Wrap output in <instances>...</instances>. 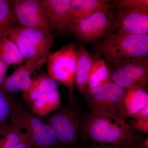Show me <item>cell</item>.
<instances>
[{"instance_id":"cell-24","label":"cell","mask_w":148,"mask_h":148,"mask_svg":"<svg viewBox=\"0 0 148 148\" xmlns=\"http://www.w3.org/2000/svg\"><path fill=\"white\" fill-rule=\"evenodd\" d=\"M15 103L14 99L12 96L0 103V126L5 122H7L10 118Z\"/></svg>"},{"instance_id":"cell-31","label":"cell","mask_w":148,"mask_h":148,"mask_svg":"<svg viewBox=\"0 0 148 148\" xmlns=\"http://www.w3.org/2000/svg\"><path fill=\"white\" fill-rule=\"evenodd\" d=\"M10 96V93L0 90V103L8 99Z\"/></svg>"},{"instance_id":"cell-21","label":"cell","mask_w":148,"mask_h":148,"mask_svg":"<svg viewBox=\"0 0 148 148\" xmlns=\"http://www.w3.org/2000/svg\"><path fill=\"white\" fill-rule=\"evenodd\" d=\"M25 137L21 129L5 122L0 126V148H15Z\"/></svg>"},{"instance_id":"cell-28","label":"cell","mask_w":148,"mask_h":148,"mask_svg":"<svg viewBox=\"0 0 148 148\" xmlns=\"http://www.w3.org/2000/svg\"><path fill=\"white\" fill-rule=\"evenodd\" d=\"M15 148H33V146L30 144L25 136L24 139L18 143Z\"/></svg>"},{"instance_id":"cell-25","label":"cell","mask_w":148,"mask_h":148,"mask_svg":"<svg viewBox=\"0 0 148 148\" xmlns=\"http://www.w3.org/2000/svg\"><path fill=\"white\" fill-rule=\"evenodd\" d=\"M132 129L145 134L148 132V119H130L127 121Z\"/></svg>"},{"instance_id":"cell-3","label":"cell","mask_w":148,"mask_h":148,"mask_svg":"<svg viewBox=\"0 0 148 148\" xmlns=\"http://www.w3.org/2000/svg\"><path fill=\"white\" fill-rule=\"evenodd\" d=\"M52 33L49 29L13 26L2 38H8L16 45L25 61H36L50 54Z\"/></svg>"},{"instance_id":"cell-1","label":"cell","mask_w":148,"mask_h":148,"mask_svg":"<svg viewBox=\"0 0 148 148\" xmlns=\"http://www.w3.org/2000/svg\"><path fill=\"white\" fill-rule=\"evenodd\" d=\"M80 137L99 144L129 147L142 140L140 132L125 120L100 115L91 111L81 116Z\"/></svg>"},{"instance_id":"cell-15","label":"cell","mask_w":148,"mask_h":148,"mask_svg":"<svg viewBox=\"0 0 148 148\" xmlns=\"http://www.w3.org/2000/svg\"><path fill=\"white\" fill-rule=\"evenodd\" d=\"M110 1L105 0H71V24L76 23L93 14L103 10L113 8Z\"/></svg>"},{"instance_id":"cell-5","label":"cell","mask_w":148,"mask_h":148,"mask_svg":"<svg viewBox=\"0 0 148 148\" xmlns=\"http://www.w3.org/2000/svg\"><path fill=\"white\" fill-rule=\"evenodd\" d=\"M77 45L73 41L51 52L47 61V74L56 82L64 84L68 90L70 103H75L73 98L77 69Z\"/></svg>"},{"instance_id":"cell-17","label":"cell","mask_w":148,"mask_h":148,"mask_svg":"<svg viewBox=\"0 0 148 148\" xmlns=\"http://www.w3.org/2000/svg\"><path fill=\"white\" fill-rule=\"evenodd\" d=\"M148 104V92L144 88L136 86L125 90L122 106L125 118H130Z\"/></svg>"},{"instance_id":"cell-11","label":"cell","mask_w":148,"mask_h":148,"mask_svg":"<svg viewBox=\"0 0 148 148\" xmlns=\"http://www.w3.org/2000/svg\"><path fill=\"white\" fill-rule=\"evenodd\" d=\"M118 10L114 14L111 32L121 34L148 35V5Z\"/></svg>"},{"instance_id":"cell-18","label":"cell","mask_w":148,"mask_h":148,"mask_svg":"<svg viewBox=\"0 0 148 148\" xmlns=\"http://www.w3.org/2000/svg\"><path fill=\"white\" fill-rule=\"evenodd\" d=\"M61 95L58 90L42 95L29 106L35 115L45 117L61 107Z\"/></svg>"},{"instance_id":"cell-8","label":"cell","mask_w":148,"mask_h":148,"mask_svg":"<svg viewBox=\"0 0 148 148\" xmlns=\"http://www.w3.org/2000/svg\"><path fill=\"white\" fill-rule=\"evenodd\" d=\"M112 8L103 10L71 24L69 33L83 43L95 44L112 31L114 14Z\"/></svg>"},{"instance_id":"cell-20","label":"cell","mask_w":148,"mask_h":148,"mask_svg":"<svg viewBox=\"0 0 148 148\" xmlns=\"http://www.w3.org/2000/svg\"><path fill=\"white\" fill-rule=\"evenodd\" d=\"M0 60L8 66L25 62L16 45L5 38H0Z\"/></svg>"},{"instance_id":"cell-16","label":"cell","mask_w":148,"mask_h":148,"mask_svg":"<svg viewBox=\"0 0 148 148\" xmlns=\"http://www.w3.org/2000/svg\"><path fill=\"white\" fill-rule=\"evenodd\" d=\"M57 90V82L45 72H41L33 78L31 87L22 94V100L29 106L42 95Z\"/></svg>"},{"instance_id":"cell-2","label":"cell","mask_w":148,"mask_h":148,"mask_svg":"<svg viewBox=\"0 0 148 148\" xmlns=\"http://www.w3.org/2000/svg\"><path fill=\"white\" fill-rule=\"evenodd\" d=\"M95 54L108 64L148 58V35L121 34L110 32L94 44Z\"/></svg>"},{"instance_id":"cell-19","label":"cell","mask_w":148,"mask_h":148,"mask_svg":"<svg viewBox=\"0 0 148 148\" xmlns=\"http://www.w3.org/2000/svg\"><path fill=\"white\" fill-rule=\"evenodd\" d=\"M110 81V71L106 61L101 56L95 54L93 55L92 70L88 79V90L101 86Z\"/></svg>"},{"instance_id":"cell-22","label":"cell","mask_w":148,"mask_h":148,"mask_svg":"<svg viewBox=\"0 0 148 148\" xmlns=\"http://www.w3.org/2000/svg\"><path fill=\"white\" fill-rule=\"evenodd\" d=\"M17 21L10 1L0 0V38Z\"/></svg>"},{"instance_id":"cell-7","label":"cell","mask_w":148,"mask_h":148,"mask_svg":"<svg viewBox=\"0 0 148 148\" xmlns=\"http://www.w3.org/2000/svg\"><path fill=\"white\" fill-rule=\"evenodd\" d=\"M81 114L75 103H70L48 115L43 121L53 130L59 144L71 145L80 137Z\"/></svg>"},{"instance_id":"cell-9","label":"cell","mask_w":148,"mask_h":148,"mask_svg":"<svg viewBox=\"0 0 148 148\" xmlns=\"http://www.w3.org/2000/svg\"><path fill=\"white\" fill-rule=\"evenodd\" d=\"M111 81L125 89L140 86L147 90L148 84V58L131 59L108 64Z\"/></svg>"},{"instance_id":"cell-26","label":"cell","mask_w":148,"mask_h":148,"mask_svg":"<svg viewBox=\"0 0 148 148\" xmlns=\"http://www.w3.org/2000/svg\"><path fill=\"white\" fill-rule=\"evenodd\" d=\"M9 67V66L0 60V90L5 82L7 77V72Z\"/></svg>"},{"instance_id":"cell-29","label":"cell","mask_w":148,"mask_h":148,"mask_svg":"<svg viewBox=\"0 0 148 148\" xmlns=\"http://www.w3.org/2000/svg\"><path fill=\"white\" fill-rule=\"evenodd\" d=\"M148 138H147L145 140H142L139 143L128 148H148Z\"/></svg>"},{"instance_id":"cell-10","label":"cell","mask_w":148,"mask_h":148,"mask_svg":"<svg viewBox=\"0 0 148 148\" xmlns=\"http://www.w3.org/2000/svg\"><path fill=\"white\" fill-rule=\"evenodd\" d=\"M10 1L21 27L52 31L41 0H12Z\"/></svg>"},{"instance_id":"cell-23","label":"cell","mask_w":148,"mask_h":148,"mask_svg":"<svg viewBox=\"0 0 148 148\" xmlns=\"http://www.w3.org/2000/svg\"><path fill=\"white\" fill-rule=\"evenodd\" d=\"M113 7L120 9H134L148 5V0H119L112 2Z\"/></svg>"},{"instance_id":"cell-14","label":"cell","mask_w":148,"mask_h":148,"mask_svg":"<svg viewBox=\"0 0 148 148\" xmlns=\"http://www.w3.org/2000/svg\"><path fill=\"white\" fill-rule=\"evenodd\" d=\"M77 69L75 83L80 92L85 93L88 90V82L93 61L90 54L84 44L77 45Z\"/></svg>"},{"instance_id":"cell-12","label":"cell","mask_w":148,"mask_h":148,"mask_svg":"<svg viewBox=\"0 0 148 148\" xmlns=\"http://www.w3.org/2000/svg\"><path fill=\"white\" fill-rule=\"evenodd\" d=\"M48 57L36 61H25L24 64L7 77L1 90L10 93L19 91L27 92L32 84L33 79L31 75L35 72L39 71L41 69L46 63Z\"/></svg>"},{"instance_id":"cell-6","label":"cell","mask_w":148,"mask_h":148,"mask_svg":"<svg viewBox=\"0 0 148 148\" xmlns=\"http://www.w3.org/2000/svg\"><path fill=\"white\" fill-rule=\"evenodd\" d=\"M125 90L110 81L86 92L88 106L92 112L113 118L125 120L122 106Z\"/></svg>"},{"instance_id":"cell-27","label":"cell","mask_w":148,"mask_h":148,"mask_svg":"<svg viewBox=\"0 0 148 148\" xmlns=\"http://www.w3.org/2000/svg\"><path fill=\"white\" fill-rule=\"evenodd\" d=\"M130 118L133 119H148V104Z\"/></svg>"},{"instance_id":"cell-30","label":"cell","mask_w":148,"mask_h":148,"mask_svg":"<svg viewBox=\"0 0 148 148\" xmlns=\"http://www.w3.org/2000/svg\"><path fill=\"white\" fill-rule=\"evenodd\" d=\"M88 148H128L122 146L114 145H103L99 144L98 145H94L90 146Z\"/></svg>"},{"instance_id":"cell-13","label":"cell","mask_w":148,"mask_h":148,"mask_svg":"<svg viewBox=\"0 0 148 148\" xmlns=\"http://www.w3.org/2000/svg\"><path fill=\"white\" fill-rule=\"evenodd\" d=\"M52 32L56 34L69 33L71 24V0H41Z\"/></svg>"},{"instance_id":"cell-4","label":"cell","mask_w":148,"mask_h":148,"mask_svg":"<svg viewBox=\"0 0 148 148\" xmlns=\"http://www.w3.org/2000/svg\"><path fill=\"white\" fill-rule=\"evenodd\" d=\"M9 119L10 123L21 129L32 146L56 148L59 144L49 125L21 103H15Z\"/></svg>"}]
</instances>
